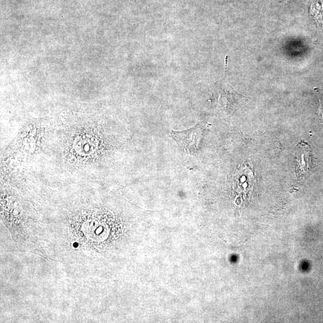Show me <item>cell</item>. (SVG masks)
Wrapping results in <instances>:
<instances>
[{
    "label": "cell",
    "mask_w": 323,
    "mask_h": 323,
    "mask_svg": "<svg viewBox=\"0 0 323 323\" xmlns=\"http://www.w3.org/2000/svg\"><path fill=\"white\" fill-rule=\"evenodd\" d=\"M203 128L201 124H197L191 129L184 131H172L173 139L181 148L189 154H193L198 148L200 141L203 134Z\"/></svg>",
    "instance_id": "obj_1"
},
{
    "label": "cell",
    "mask_w": 323,
    "mask_h": 323,
    "mask_svg": "<svg viewBox=\"0 0 323 323\" xmlns=\"http://www.w3.org/2000/svg\"><path fill=\"white\" fill-rule=\"evenodd\" d=\"M295 172L297 177L305 179L311 174L314 168L313 153L309 145L300 142L295 152Z\"/></svg>",
    "instance_id": "obj_2"
}]
</instances>
